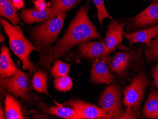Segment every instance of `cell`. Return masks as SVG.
<instances>
[{"instance_id": "obj_27", "label": "cell", "mask_w": 158, "mask_h": 119, "mask_svg": "<svg viewBox=\"0 0 158 119\" xmlns=\"http://www.w3.org/2000/svg\"><path fill=\"white\" fill-rule=\"evenodd\" d=\"M34 3L35 8L39 10H44L47 8V4L44 0L37 1Z\"/></svg>"}, {"instance_id": "obj_24", "label": "cell", "mask_w": 158, "mask_h": 119, "mask_svg": "<svg viewBox=\"0 0 158 119\" xmlns=\"http://www.w3.org/2000/svg\"><path fill=\"white\" fill-rule=\"evenodd\" d=\"M144 53L148 62L158 60V34L152 40L150 45L145 49Z\"/></svg>"}, {"instance_id": "obj_4", "label": "cell", "mask_w": 158, "mask_h": 119, "mask_svg": "<svg viewBox=\"0 0 158 119\" xmlns=\"http://www.w3.org/2000/svg\"><path fill=\"white\" fill-rule=\"evenodd\" d=\"M120 88L117 85L107 87L100 96L99 104L111 119H121L125 111L121 103Z\"/></svg>"}, {"instance_id": "obj_23", "label": "cell", "mask_w": 158, "mask_h": 119, "mask_svg": "<svg viewBox=\"0 0 158 119\" xmlns=\"http://www.w3.org/2000/svg\"><path fill=\"white\" fill-rule=\"evenodd\" d=\"M73 85V80L68 75L58 76L54 81L55 88L60 92H67L72 89Z\"/></svg>"}, {"instance_id": "obj_5", "label": "cell", "mask_w": 158, "mask_h": 119, "mask_svg": "<svg viewBox=\"0 0 158 119\" xmlns=\"http://www.w3.org/2000/svg\"><path fill=\"white\" fill-rule=\"evenodd\" d=\"M0 83L1 89L8 92L14 97L20 98L24 101L31 100L27 75L20 70L11 78L1 79Z\"/></svg>"}, {"instance_id": "obj_19", "label": "cell", "mask_w": 158, "mask_h": 119, "mask_svg": "<svg viewBox=\"0 0 158 119\" xmlns=\"http://www.w3.org/2000/svg\"><path fill=\"white\" fill-rule=\"evenodd\" d=\"M143 115L151 119L158 118V93L153 89L148 96V99L143 109Z\"/></svg>"}, {"instance_id": "obj_9", "label": "cell", "mask_w": 158, "mask_h": 119, "mask_svg": "<svg viewBox=\"0 0 158 119\" xmlns=\"http://www.w3.org/2000/svg\"><path fill=\"white\" fill-rule=\"evenodd\" d=\"M136 54L135 51L117 52L111 58H106V64L111 73L117 76L124 75Z\"/></svg>"}, {"instance_id": "obj_29", "label": "cell", "mask_w": 158, "mask_h": 119, "mask_svg": "<svg viewBox=\"0 0 158 119\" xmlns=\"http://www.w3.org/2000/svg\"><path fill=\"white\" fill-rule=\"evenodd\" d=\"M12 2L14 6L17 9H20L24 6V2L23 0H12Z\"/></svg>"}, {"instance_id": "obj_3", "label": "cell", "mask_w": 158, "mask_h": 119, "mask_svg": "<svg viewBox=\"0 0 158 119\" xmlns=\"http://www.w3.org/2000/svg\"><path fill=\"white\" fill-rule=\"evenodd\" d=\"M66 16V12L61 13L33 28L31 37L34 45L40 53L50 49L57 40Z\"/></svg>"}, {"instance_id": "obj_16", "label": "cell", "mask_w": 158, "mask_h": 119, "mask_svg": "<svg viewBox=\"0 0 158 119\" xmlns=\"http://www.w3.org/2000/svg\"><path fill=\"white\" fill-rule=\"evenodd\" d=\"M5 113L7 119H24L19 103L9 93H5Z\"/></svg>"}, {"instance_id": "obj_17", "label": "cell", "mask_w": 158, "mask_h": 119, "mask_svg": "<svg viewBox=\"0 0 158 119\" xmlns=\"http://www.w3.org/2000/svg\"><path fill=\"white\" fill-rule=\"evenodd\" d=\"M0 14L1 16L9 19L13 25L21 23L18 16L17 8L12 0H0Z\"/></svg>"}, {"instance_id": "obj_30", "label": "cell", "mask_w": 158, "mask_h": 119, "mask_svg": "<svg viewBox=\"0 0 158 119\" xmlns=\"http://www.w3.org/2000/svg\"><path fill=\"white\" fill-rule=\"evenodd\" d=\"M0 119H6L5 113H4L2 106L1 107V109H0Z\"/></svg>"}, {"instance_id": "obj_7", "label": "cell", "mask_w": 158, "mask_h": 119, "mask_svg": "<svg viewBox=\"0 0 158 119\" xmlns=\"http://www.w3.org/2000/svg\"><path fill=\"white\" fill-rule=\"evenodd\" d=\"M62 105L74 109L81 119H111L102 108L81 100L72 99L65 102Z\"/></svg>"}, {"instance_id": "obj_18", "label": "cell", "mask_w": 158, "mask_h": 119, "mask_svg": "<svg viewBox=\"0 0 158 119\" xmlns=\"http://www.w3.org/2000/svg\"><path fill=\"white\" fill-rule=\"evenodd\" d=\"M42 110L47 113L64 119H81L80 117L74 109L64 106L62 104H58L57 106H52L49 108L44 107Z\"/></svg>"}, {"instance_id": "obj_20", "label": "cell", "mask_w": 158, "mask_h": 119, "mask_svg": "<svg viewBox=\"0 0 158 119\" xmlns=\"http://www.w3.org/2000/svg\"><path fill=\"white\" fill-rule=\"evenodd\" d=\"M81 0H53L51 19L73 8Z\"/></svg>"}, {"instance_id": "obj_28", "label": "cell", "mask_w": 158, "mask_h": 119, "mask_svg": "<svg viewBox=\"0 0 158 119\" xmlns=\"http://www.w3.org/2000/svg\"><path fill=\"white\" fill-rule=\"evenodd\" d=\"M153 78L154 84L158 88V64L153 69Z\"/></svg>"}, {"instance_id": "obj_6", "label": "cell", "mask_w": 158, "mask_h": 119, "mask_svg": "<svg viewBox=\"0 0 158 119\" xmlns=\"http://www.w3.org/2000/svg\"><path fill=\"white\" fill-rule=\"evenodd\" d=\"M149 80L144 72L137 74L124 91L123 104L126 107L140 105Z\"/></svg>"}, {"instance_id": "obj_10", "label": "cell", "mask_w": 158, "mask_h": 119, "mask_svg": "<svg viewBox=\"0 0 158 119\" xmlns=\"http://www.w3.org/2000/svg\"><path fill=\"white\" fill-rule=\"evenodd\" d=\"M90 73V80L94 84L110 85L114 82V75L108 68L106 57L96 59L92 64Z\"/></svg>"}, {"instance_id": "obj_31", "label": "cell", "mask_w": 158, "mask_h": 119, "mask_svg": "<svg viewBox=\"0 0 158 119\" xmlns=\"http://www.w3.org/2000/svg\"><path fill=\"white\" fill-rule=\"evenodd\" d=\"M0 40H1V43H2V42L3 41H4V40H5V37H4V36H3V35L2 34H1V35H0Z\"/></svg>"}, {"instance_id": "obj_1", "label": "cell", "mask_w": 158, "mask_h": 119, "mask_svg": "<svg viewBox=\"0 0 158 119\" xmlns=\"http://www.w3.org/2000/svg\"><path fill=\"white\" fill-rule=\"evenodd\" d=\"M89 2L80 9L63 37L54 47L40 53V60L37 63L38 66L43 69H48L52 63L67 54L75 45L92 39H103L89 19Z\"/></svg>"}, {"instance_id": "obj_14", "label": "cell", "mask_w": 158, "mask_h": 119, "mask_svg": "<svg viewBox=\"0 0 158 119\" xmlns=\"http://www.w3.org/2000/svg\"><path fill=\"white\" fill-rule=\"evenodd\" d=\"M158 34V25L149 29L133 33H124L125 37L129 42V46L136 43H144L150 45L152 40Z\"/></svg>"}, {"instance_id": "obj_2", "label": "cell", "mask_w": 158, "mask_h": 119, "mask_svg": "<svg viewBox=\"0 0 158 119\" xmlns=\"http://www.w3.org/2000/svg\"><path fill=\"white\" fill-rule=\"evenodd\" d=\"M0 23L8 35L11 50L23 62V69L34 71L36 68L30 59V55L33 51H38L37 48L25 37L20 27L11 24L2 18Z\"/></svg>"}, {"instance_id": "obj_21", "label": "cell", "mask_w": 158, "mask_h": 119, "mask_svg": "<svg viewBox=\"0 0 158 119\" xmlns=\"http://www.w3.org/2000/svg\"><path fill=\"white\" fill-rule=\"evenodd\" d=\"M32 82L34 89L37 92L46 94L49 96L48 88V76L44 71L35 72L33 77Z\"/></svg>"}, {"instance_id": "obj_33", "label": "cell", "mask_w": 158, "mask_h": 119, "mask_svg": "<svg viewBox=\"0 0 158 119\" xmlns=\"http://www.w3.org/2000/svg\"><path fill=\"white\" fill-rule=\"evenodd\" d=\"M153 1L156 2H158V0H153Z\"/></svg>"}, {"instance_id": "obj_26", "label": "cell", "mask_w": 158, "mask_h": 119, "mask_svg": "<svg viewBox=\"0 0 158 119\" xmlns=\"http://www.w3.org/2000/svg\"><path fill=\"white\" fill-rule=\"evenodd\" d=\"M140 109V105L127 107L121 119H139L141 117Z\"/></svg>"}, {"instance_id": "obj_8", "label": "cell", "mask_w": 158, "mask_h": 119, "mask_svg": "<svg viewBox=\"0 0 158 119\" xmlns=\"http://www.w3.org/2000/svg\"><path fill=\"white\" fill-rule=\"evenodd\" d=\"M158 22V2H154L148 7L132 18L127 31L137 30L153 25Z\"/></svg>"}, {"instance_id": "obj_11", "label": "cell", "mask_w": 158, "mask_h": 119, "mask_svg": "<svg viewBox=\"0 0 158 119\" xmlns=\"http://www.w3.org/2000/svg\"><path fill=\"white\" fill-rule=\"evenodd\" d=\"M126 22L112 19L108 26V31L105 40L106 47L110 53L116 50L117 47L122 43L124 35V28Z\"/></svg>"}, {"instance_id": "obj_22", "label": "cell", "mask_w": 158, "mask_h": 119, "mask_svg": "<svg viewBox=\"0 0 158 119\" xmlns=\"http://www.w3.org/2000/svg\"><path fill=\"white\" fill-rule=\"evenodd\" d=\"M71 66V64L64 63L60 59H57L54 62V65L51 68V75L55 78L68 75Z\"/></svg>"}, {"instance_id": "obj_32", "label": "cell", "mask_w": 158, "mask_h": 119, "mask_svg": "<svg viewBox=\"0 0 158 119\" xmlns=\"http://www.w3.org/2000/svg\"><path fill=\"white\" fill-rule=\"evenodd\" d=\"M31 1H32V2H35L37 1H40V0H31ZM44 1H45V0H44Z\"/></svg>"}, {"instance_id": "obj_12", "label": "cell", "mask_w": 158, "mask_h": 119, "mask_svg": "<svg viewBox=\"0 0 158 119\" xmlns=\"http://www.w3.org/2000/svg\"><path fill=\"white\" fill-rule=\"evenodd\" d=\"M79 50L82 56L91 59L106 57L110 53L104 42L85 41L80 44Z\"/></svg>"}, {"instance_id": "obj_13", "label": "cell", "mask_w": 158, "mask_h": 119, "mask_svg": "<svg viewBox=\"0 0 158 119\" xmlns=\"http://www.w3.org/2000/svg\"><path fill=\"white\" fill-rule=\"evenodd\" d=\"M20 69L16 66L11 58L9 50L3 45L0 55V78H10L18 73Z\"/></svg>"}, {"instance_id": "obj_25", "label": "cell", "mask_w": 158, "mask_h": 119, "mask_svg": "<svg viewBox=\"0 0 158 119\" xmlns=\"http://www.w3.org/2000/svg\"><path fill=\"white\" fill-rule=\"evenodd\" d=\"M97 10V17L100 26L103 28V22L106 18L111 19V17L107 12L104 4V0H92Z\"/></svg>"}, {"instance_id": "obj_15", "label": "cell", "mask_w": 158, "mask_h": 119, "mask_svg": "<svg viewBox=\"0 0 158 119\" xmlns=\"http://www.w3.org/2000/svg\"><path fill=\"white\" fill-rule=\"evenodd\" d=\"M52 10L51 7L47 8L44 10L37 9H27L22 11L21 18L26 23L46 22L51 19Z\"/></svg>"}]
</instances>
